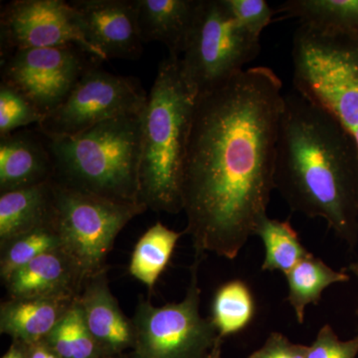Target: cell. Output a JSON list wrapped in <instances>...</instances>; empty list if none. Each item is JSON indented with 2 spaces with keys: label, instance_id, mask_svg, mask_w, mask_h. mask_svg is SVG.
Wrapping results in <instances>:
<instances>
[{
  "label": "cell",
  "instance_id": "cell-4",
  "mask_svg": "<svg viewBox=\"0 0 358 358\" xmlns=\"http://www.w3.org/2000/svg\"><path fill=\"white\" fill-rule=\"evenodd\" d=\"M141 114L108 120L76 136L46 138L53 180L120 203L141 204Z\"/></svg>",
  "mask_w": 358,
  "mask_h": 358
},
{
  "label": "cell",
  "instance_id": "cell-13",
  "mask_svg": "<svg viewBox=\"0 0 358 358\" xmlns=\"http://www.w3.org/2000/svg\"><path fill=\"white\" fill-rule=\"evenodd\" d=\"M84 320L105 357L133 350L134 327L110 291L108 270L84 282L78 296Z\"/></svg>",
  "mask_w": 358,
  "mask_h": 358
},
{
  "label": "cell",
  "instance_id": "cell-20",
  "mask_svg": "<svg viewBox=\"0 0 358 358\" xmlns=\"http://www.w3.org/2000/svg\"><path fill=\"white\" fill-rule=\"evenodd\" d=\"M288 282L287 301L293 308L299 324L305 322L306 310L322 301L324 289L333 285L350 281V275L329 267L322 259L308 254L298 265L285 275Z\"/></svg>",
  "mask_w": 358,
  "mask_h": 358
},
{
  "label": "cell",
  "instance_id": "cell-12",
  "mask_svg": "<svg viewBox=\"0 0 358 358\" xmlns=\"http://www.w3.org/2000/svg\"><path fill=\"white\" fill-rule=\"evenodd\" d=\"M90 43L103 60L138 59L143 40L134 0H73Z\"/></svg>",
  "mask_w": 358,
  "mask_h": 358
},
{
  "label": "cell",
  "instance_id": "cell-19",
  "mask_svg": "<svg viewBox=\"0 0 358 358\" xmlns=\"http://www.w3.org/2000/svg\"><path fill=\"white\" fill-rule=\"evenodd\" d=\"M275 13L300 25L358 39V0H287Z\"/></svg>",
  "mask_w": 358,
  "mask_h": 358
},
{
  "label": "cell",
  "instance_id": "cell-10",
  "mask_svg": "<svg viewBox=\"0 0 358 358\" xmlns=\"http://www.w3.org/2000/svg\"><path fill=\"white\" fill-rule=\"evenodd\" d=\"M87 55L77 46L14 51L2 59L1 82L20 92L45 117L64 102L92 65Z\"/></svg>",
  "mask_w": 358,
  "mask_h": 358
},
{
  "label": "cell",
  "instance_id": "cell-11",
  "mask_svg": "<svg viewBox=\"0 0 358 358\" xmlns=\"http://www.w3.org/2000/svg\"><path fill=\"white\" fill-rule=\"evenodd\" d=\"M1 56L23 49L77 46L99 60L100 52L90 43L81 18L63 0H14L1 11Z\"/></svg>",
  "mask_w": 358,
  "mask_h": 358
},
{
  "label": "cell",
  "instance_id": "cell-14",
  "mask_svg": "<svg viewBox=\"0 0 358 358\" xmlns=\"http://www.w3.org/2000/svg\"><path fill=\"white\" fill-rule=\"evenodd\" d=\"M84 282L77 264L64 250L58 248L18 268L3 284L9 298L75 300Z\"/></svg>",
  "mask_w": 358,
  "mask_h": 358
},
{
  "label": "cell",
  "instance_id": "cell-15",
  "mask_svg": "<svg viewBox=\"0 0 358 358\" xmlns=\"http://www.w3.org/2000/svg\"><path fill=\"white\" fill-rule=\"evenodd\" d=\"M54 166L47 143L28 131L0 138V193L49 182Z\"/></svg>",
  "mask_w": 358,
  "mask_h": 358
},
{
  "label": "cell",
  "instance_id": "cell-7",
  "mask_svg": "<svg viewBox=\"0 0 358 358\" xmlns=\"http://www.w3.org/2000/svg\"><path fill=\"white\" fill-rule=\"evenodd\" d=\"M206 255H196L182 301L155 307L141 296L133 319V358H203L220 339L210 317L200 313L199 272Z\"/></svg>",
  "mask_w": 358,
  "mask_h": 358
},
{
  "label": "cell",
  "instance_id": "cell-21",
  "mask_svg": "<svg viewBox=\"0 0 358 358\" xmlns=\"http://www.w3.org/2000/svg\"><path fill=\"white\" fill-rule=\"evenodd\" d=\"M183 235L185 231L178 232L162 222L155 223L136 242L129 262V274L152 292Z\"/></svg>",
  "mask_w": 358,
  "mask_h": 358
},
{
  "label": "cell",
  "instance_id": "cell-16",
  "mask_svg": "<svg viewBox=\"0 0 358 358\" xmlns=\"http://www.w3.org/2000/svg\"><path fill=\"white\" fill-rule=\"evenodd\" d=\"M143 43L166 45L169 55L181 57L192 32L200 0H134Z\"/></svg>",
  "mask_w": 358,
  "mask_h": 358
},
{
  "label": "cell",
  "instance_id": "cell-26",
  "mask_svg": "<svg viewBox=\"0 0 358 358\" xmlns=\"http://www.w3.org/2000/svg\"><path fill=\"white\" fill-rule=\"evenodd\" d=\"M44 115L24 95L6 83L0 85V138L42 121Z\"/></svg>",
  "mask_w": 358,
  "mask_h": 358
},
{
  "label": "cell",
  "instance_id": "cell-34",
  "mask_svg": "<svg viewBox=\"0 0 358 358\" xmlns=\"http://www.w3.org/2000/svg\"><path fill=\"white\" fill-rule=\"evenodd\" d=\"M105 358H133L131 357V353H124V355H115V357H105Z\"/></svg>",
  "mask_w": 358,
  "mask_h": 358
},
{
  "label": "cell",
  "instance_id": "cell-18",
  "mask_svg": "<svg viewBox=\"0 0 358 358\" xmlns=\"http://www.w3.org/2000/svg\"><path fill=\"white\" fill-rule=\"evenodd\" d=\"M53 179L49 182L0 193V247L52 219Z\"/></svg>",
  "mask_w": 358,
  "mask_h": 358
},
{
  "label": "cell",
  "instance_id": "cell-33",
  "mask_svg": "<svg viewBox=\"0 0 358 358\" xmlns=\"http://www.w3.org/2000/svg\"><path fill=\"white\" fill-rule=\"evenodd\" d=\"M348 270L350 271L355 278H357L358 281V261H355V262L350 264L348 267Z\"/></svg>",
  "mask_w": 358,
  "mask_h": 358
},
{
  "label": "cell",
  "instance_id": "cell-30",
  "mask_svg": "<svg viewBox=\"0 0 358 358\" xmlns=\"http://www.w3.org/2000/svg\"><path fill=\"white\" fill-rule=\"evenodd\" d=\"M26 358H61L46 341L26 345Z\"/></svg>",
  "mask_w": 358,
  "mask_h": 358
},
{
  "label": "cell",
  "instance_id": "cell-31",
  "mask_svg": "<svg viewBox=\"0 0 358 358\" xmlns=\"http://www.w3.org/2000/svg\"><path fill=\"white\" fill-rule=\"evenodd\" d=\"M1 358H26V345L18 341H13L7 352Z\"/></svg>",
  "mask_w": 358,
  "mask_h": 358
},
{
  "label": "cell",
  "instance_id": "cell-2",
  "mask_svg": "<svg viewBox=\"0 0 358 358\" xmlns=\"http://www.w3.org/2000/svg\"><path fill=\"white\" fill-rule=\"evenodd\" d=\"M275 190L289 209L326 221L358 242V148L338 120L294 91L285 94L275 145Z\"/></svg>",
  "mask_w": 358,
  "mask_h": 358
},
{
  "label": "cell",
  "instance_id": "cell-3",
  "mask_svg": "<svg viewBox=\"0 0 358 358\" xmlns=\"http://www.w3.org/2000/svg\"><path fill=\"white\" fill-rule=\"evenodd\" d=\"M199 96L179 56L160 62L141 114L138 200L152 211H182L183 171Z\"/></svg>",
  "mask_w": 358,
  "mask_h": 358
},
{
  "label": "cell",
  "instance_id": "cell-17",
  "mask_svg": "<svg viewBox=\"0 0 358 358\" xmlns=\"http://www.w3.org/2000/svg\"><path fill=\"white\" fill-rule=\"evenodd\" d=\"M75 300L9 298L0 305V334L25 345L45 341Z\"/></svg>",
  "mask_w": 358,
  "mask_h": 358
},
{
  "label": "cell",
  "instance_id": "cell-9",
  "mask_svg": "<svg viewBox=\"0 0 358 358\" xmlns=\"http://www.w3.org/2000/svg\"><path fill=\"white\" fill-rule=\"evenodd\" d=\"M148 95L131 78L92 64L57 109L39 122L45 138L76 136L108 120L141 114Z\"/></svg>",
  "mask_w": 358,
  "mask_h": 358
},
{
  "label": "cell",
  "instance_id": "cell-1",
  "mask_svg": "<svg viewBox=\"0 0 358 358\" xmlns=\"http://www.w3.org/2000/svg\"><path fill=\"white\" fill-rule=\"evenodd\" d=\"M284 98L281 79L264 66L199 96L182 182L196 255L234 260L267 217Z\"/></svg>",
  "mask_w": 358,
  "mask_h": 358
},
{
  "label": "cell",
  "instance_id": "cell-24",
  "mask_svg": "<svg viewBox=\"0 0 358 358\" xmlns=\"http://www.w3.org/2000/svg\"><path fill=\"white\" fill-rule=\"evenodd\" d=\"M45 341L61 358H105L90 333L78 298Z\"/></svg>",
  "mask_w": 358,
  "mask_h": 358
},
{
  "label": "cell",
  "instance_id": "cell-6",
  "mask_svg": "<svg viewBox=\"0 0 358 358\" xmlns=\"http://www.w3.org/2000/svg\"><path fill=\"white\" fill-rule=\"evenodd\" d=\"M147 210L143 204L120 203L53 180L52 221L61 247L77 264L85 282L108 270L106 261L117 235Z\"/></svg>",
  "mask_w": 358,
  "mask_h": 358
},
{
  "label": "cell",
  "instance_id": "cell-29",
  "mask_svg": "<svg viewBox=\"0 0 358 358\" xmlns=\"http://www.w3.org/2000/svg\"><path fill=\"white\" fill-rule=\"evenodd\" d=\"M308 345L292 343L285 334L273 331L248 358H308Z\"/></svg>",
  "mask_w": 358,
  "mask_h": 358
},
{
  "label": "cell",
  "instance_id": "cell-25",
  "mask_svg": "<svg viewBox=\"0 0 358 358\" xmlns=\"http://www.w3.org/2000/svg\"><path fill=\"white\" fill-rule=\"evenodd\" d=\"M58 248H62L61 240L52 219L44 225L14 238L3 247H0V278L2 282L37 257Z\"/></svg>",
  "mask_w": 358,
  "mask_h": 358
},
{
  "label": "cell",
  "instance_id": "cell-32",
  "mask_svg": "<svg viewBox=\"0 0 358 358\" xmlns=\"http://www.w3.org/2000/svg\"><path fill=\"white\" fill-rule=\"evenodd\" d=\"M224 339L220 338L212 348L210 352L207 353L203 358H223L222 357V343Z\"/></svg>",
  "mask_w": 358,
  "mask_h": 358
},
{
  "label": "cell",
  "instance_id": "cell-5",
  "mask_svg": "<svg viewBox=\"0 0 358 358\" xmlns=\"http://www.w3.org/2000/svg\"><path fill=\"white\" fill-rule=\"evenodd\" d=\"M292 62L294 91L333 115L358 148V39L300 25Z\"/></svg>",
  "mask_w": 358,
  "mask_h": 358
},
{
  "label": "cell",
  "instance_id": "cell-8",
  "mask_svg": "<svg viewBox=\"0 0 358 358\" xmlns=\"http://www.w3.org/2000/svg\"><path fill=\"white\" fill-rule=\"evenodd\" d=\"M260 51V38L237 22L225 0H200L181 65L200 95L243 72Z\"/></svg>",
  "mask_w": 358,
  "mask_h": 358
},
{
  "label": "cell",
  "instance_id": "cell-23",
  "mask_svg": "<svg viewBox=\"0 0 358 358\" xmlns=\"http://www.w3.org/2000/svg\"><path fill=\"white\" fill-rule=\"evenodd\" d=\"M255 315V301L246 282L233 280L216 291L210 319L221 338L233 336L249 326Z\"/></svg>",
  "mask_w": 358,
  "mask_h": 358
},
{
  "label": "cell",
  "instance_id": "cell-28",
  "mask_svg": "<svg viewBox=\"0 0 358 358\" xmlns=\"http://www.w3.org/2000/svg\"><path fill=\"white\" fill-rule=\"evenodd\" d=\"M358 334L348 341H341L333 327L324 324L312 345H308V358H357Z\"/></svg>",
  "mask_w": 358,
  "mask_h": 358
},
{
  "label": "cell",
  "instance_id": "cell-22",
  "mask_svg": "<svg viewBox=\"0 0 358 358\" xmlns=\"http://www.w3.org/2000/svg\"><path fill=\"white\" fill-rule=\"evenodd\" d=\"M255 236L262 240L265 248L262 270L266 272L287 275L310 254L289 221L267 216L257 227Z\"/></svg>",
  "mask_w": 358,
  "mask_h": 358
},
{
  "label": "cell",
  "instance_id": "cell-27",
  "mask_svg": "<svg viewBox=\"0 0 358 358\" xmlns=\"http://www.w3.org/2000/svg\"><path fill=\"white\" fill-rule=\"evenodd\" d=\"M235 20L250 34L261 38L274 18L275 9L265 0H225Z\"/></svg>",
  "mask_w": 358,
  "mask_h": 358
}]
</instances>
